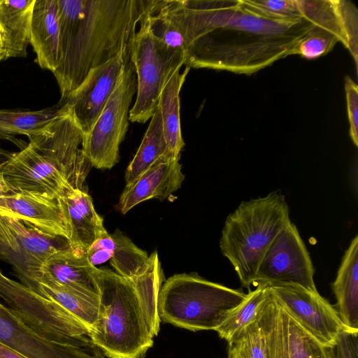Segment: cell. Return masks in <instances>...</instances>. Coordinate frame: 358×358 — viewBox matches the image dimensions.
<instances>
[{
  "mask_svg": "<svg viewBox=\"0 0 358 358\" xmlns=\"http://www.w3.org/2000/svg\"><path fill=\"white\" fill-rule=\"evenodd\" d=\"M183 36L188 68L251 75L292 53L314 26L269 13L255 0H158Z\"/></svg>",
  "mask_w": 358,
  "mask_h": 358,
  "instance_id": "1",
  "label": "cell"
},
{
  "mask_svg": "<svg viewBox=\"0 0 358 358\" xmlns=\"http://www.w3.org/2000/svg\"><path fill=\"white\" fill-rule=\"evenodd\" d=\"M148 0H57L59 61L53 72L65 99L89 72L131 54Z\"/></svg>",
  "mask_w": 358,
  "mask_h": 358,
  "instance_id": "2",
  "label": "cell"
},
{
  "mask_svg": "<svg viewBox=\"0 0 358 358\" xmlns=\"http://www.w3.org/2000/svg\"><path fill=\"white\" fill-rule=\"evenodd\" d=\"M99 316L90 329L93 343L108 358H143L159 331L158 295L164 281L157 251L144 271L126 278L108 268L94 270Z\"/></svg>",
  "mask_w": 358,
  "mask_h": 358,
  "instance_id": "3",
  "label": "cell"
},
{
  "mask_svg": "<svg viewBox=\"0 0 358 358\" xmlns=\"http://www.w3.org/2000/svg\"><path fill=\"white\" fill-rule=\"evenodd\" d=\"M20 151H3L0 194L27 192L57 199L72 188L84 189L90 164L82 148L83 134L69 108L29 137Z\"/></svg>",
  "mask_w": 358,
  "mask_h": 358,
  "instance_id": "4",
  "label": "cell"
},
{
  "mask_svg": "<svg viewBox=\"0 0 358 358\" xmlns=\"http://www.w3.org/2000/svg\"><path fill=\"white\" fill-rule=\"evenodd\" d=\"M290 221L285 196L276 191L242 201L227 216L220 240V250L249 291L266 252Z\"/></svg>",
  "mask_w": 358,
  "mask_h": 358,
  "instance_id": "5",
  "label": "cell"
},
{
  "mask_svg": "<svg viewBox=\"0 0 358 358\" xmlns=\"http://www.w3.org/2000/svg\"><path fill=\"white\" fill-rule=\"evenodd\" d=\"M247 295L196 273L176 274L160 287L158 314L160 320L180 328L216 331Z\"/></svg>",
  "mask_w": 358,
  "mask_h": 358,
  "instance_id": "6",
  "label": "cell"
},
{
  "mask_svg": "<svg viewBox=\"0 0 358 358\" xmlns=\"http://www.w3.org/2000/svg\"><path fill=\"white\" fill-rule=\"evenodd\" d=\"M143 14L131 52L137 95L129 120L138 123H145L152 117L163 89L186 61L183 51L169 48L150 33Z\"/></svg>",
  "mask_w": 358,
  "mask_h": 358,
  "instance_id": "7",
  "label": "cell"
},
{
  "mask_svg": "<svg viewBox=\"0 0 358 358\" xmlns=\"http://www.w3.org/2000/svg\"><path fill=\"white\" fill-rule=\"evenodd\" d=\"M0 296L25 324L49 341L72 343L90 338V329L73 315L1 269Z\"/></svg>",
  "mask_w": 358,
  "mask_h": 358,
  "instance_id": "8",
  "label": "cell"
},
{
  "mask_svg": "<svg viewBox=\"0 0 358 358\" xmlns=\"http://www.w3.org/2000/svg\"><path fill=\"white\" fill-rule=\"evenodd\" d=\"M136 90V75L130 60L101 113L90 132L83 136L81 148L91 166L110 169L117 163L120 146L128 129L130 106Z\"/></svg>",
  "mask_w": 358,
  "mask_h": 358,
  "instance_id": "9",
  "label": "cell"
},
{
  "mask_svg": "<svg viewBox=\"0 0 358 358\" xmlns=\"http://www.w3.org/2000/svg\"><path fill=\"white\" fill-rule=\"evenodd\" d=\"M70 247L65 238L45 235L17 220L0 215V259L12 266L24 285L41 277L43 264L52 254Z\"/></svg>",
  "mask_w": 358,
  "mask_h": 358,
  "instance_id": "10",
  "label": "cell"
},
{
  "mask_svg": "<svg viewBox=\"0 0 358 358\" xmlns=\"http://www.w3.org/2000/svg\"><path fill=\"white\" fill-rule=\"evenodd\" d=\"M315 269L296 226L290 221L266 252L255 275L254 285H296L317 292Z\"/></svg>",
  "mask_w": 358,
  "mask_h": 358,
  "instance_id": "11",
  "label": "cell"
},
{
  "mask_svg": "<svg viewBox=\"0 0 358 358\" xmlns=\"http://www.w3.org/2000/svg\"><path fill=\"white\" fill-rule=\"evenodd\" d=\"M259 313L271 358H332L330 347L322 345L300 326L268 287Z\"/></svg>",
  "mask_w": 358,
  "mask_h": 358,
  "instance_id": "12",
  "label": "cell"
},
{
  "mask_svg": "<svg viewBox=\"0 0 358 358\" xmlns=\"http://www.w3.org/2000/svg\"><path fill=\"white\" fill-rule=\"evenodd\" d=\"M268 287L289 314L322 345L331 347L341 331L349 330L335 307L318 291L289 285Z\"/></svg>",
  "mask_w": 358,
  "mask_h": 358,
  "instance_id": "13",
  "label": "cell"
},
{
  "mask_svg": "<svg viewBox=\"0 0 358 358\" xmlns=\"http://www.w3.org/2000/svg\"><path fill=\"white\" fill-rule=\"evenodd\" d=\"M0 343L27 358H103L92 338L72 343L49 341L38 334L0 303Z\"/></svg>",
  "mask_w": 358,
  "mask_h": 358,
  "instance_id": "14",
  "label": "cell"
},
{
  "mask_svg": "<svg viewBox=\"0 0 358 358\" xmlns=\"http://www.w3.org/2000/svg\"><path fill=\"white\" fill-rule=\"evenodd\" d=\"M130 60L131 54H122L92 69L76 90L59 101L69 107L83 136L101 113Z\"/></svg>",
  "mask_w": 358,
  "mask_h": 358,
  "instance_id": "15",
  "label": "cell"
},
{
  "mask_svg": "<svg viewBox=\"0 0 358 358\" xmlns=\"http://www.w3.org/2000/svg\"><path fill=\"white\" fill-rule=\"evenodd\" d=\"M0 215L14 218L48 236L69 234L57 199L27 192L0 194Z\"/></svg>",
  "mask_w": 358,
  "mask_h": 358,
  "instance_id": "16",
  "label": "cell"
},
{
  "mask_svg": "<svg viewBox=\"0 0 358 358\" xmlns=\"http://www.w3.org/2000/svg\"><path fill=\"white\" fill-rule=\"evenodd\" d=\"M180 157L164 155L134 181L126 185L119 201V210L127 213L135 206L151 199H164L182 185L185 175Z\"/></svg>",
  "mask_w": 358,
  "mask_h": 358,
  "instance_id": "17",
  "label": "cell"
},
{
  "mask_svg": "<svg viewBox=\"0 0 358 358\" xmlns=\"http://www.w3.org/2000/svg\"><path fill=\"white\" fill-rule=\"evenodd\" d=\"M69 234L71 248L85 252L106 232L103 220L96 212L92 199L85 189L72 188L57 199Z\"/></svg>",
  "mask_w": 358,
  "mask_h": 358,
  "instance_id": "18",
  "label": "cell"
},
{
  "mask_svg": "<svg viewBox=\"0 0 358 358\" xmlns=\"http://www.w3.org/2000/svg\"><path fill=\"white\" fill-rule=\"evenodd\" d=\"M96 266L85 252L71 247L52 254L43 264L41 277L90 298L99 299L94 277Z\"/></svg>",
  "mask_w": 358,
  "mask_h": 358,
  "instance_id": "19",
  "label": "cell"
},
{
  "mask_svg": "<svg viewBox=\"0 0 358 358\" xmlns=\"http://www.w3.org/2000/svg\"><path fill=\"white\" fill-rule=\"evenodd\" d=\"M30 43L36 54L38 64L53 73L59 61V24L57 0H35Z\"/></svg>",
  "mask_w": 358,
  "mask_h": 358,
  "instance_id": "20",
  "label": "cell"
},
{
  "mask_svg": "<svg viewBox=\"0 0 358 358\" xmlns=\"http://www.w3.org/2000/svg\"><path fill=\"white\" fill-rule=\"evenodd\" d=\"M335 308L349 330L358 331V236L350 241L331 285Z\"/></svg>",
  "mask_w": 358,
  "mask_h": 358,
  "instance_id": "21",
  "label": "cell"
},
{
  "mask_svg": "<svg viewBox=\"0 0 358 358\" xmlns=\"http://www.w3.org/2000/svg\"><path fill=\"white\" fill-rule=\"evenodd\" d=\"M35 0H0V34L5 59L25 57Z\"/></svg>",
  "mask_w": 358,
  "mask_h": 358,
  "instance_id": "22",
  "label": "cell"
},
{
  "mask_svg": "<svg viewBox=\"0 0 358 358\" xmlns=\"http://www.w3.org/2000/svg\"><path fill=\"white\" fill-rule=\"evenodd\" d=\"M189 69L186 67L182 73L180 70L174 73L163 89L157 106L168 151L173 157H180L185 146L180 127V92Z\"/></svg>",
  "mask_w": 358,
  "mask_h": 358,
  "instance_id": "23",
  "label": "cell"
},
{
  "mask_svg": "<svg viewBox=\"0 0 358 358\" xmlns=\"http://www.w3.org/2000/svg\"><path fill=\"white\" fill-rule=\"evenodd\" d=\"M25 286L59 305L90 329L98 318L99 299L83 295L43 278Z\"/></svg>",
  "mask_w": 358,
  "mask_h": 358,
  "instance_id": "24",
  "label": "cell"
},
{
  "mask_svg": "<svg viewBox=\"0 0 358 358\" xmlns=\"http://www.w3.org/2000/svg\"><path fill=\"white\" fill-rule=\"evenodd\" d=\"M164 155L171 156L163 131L160 111L157 107L136 155L126 169V185L134 181Z\"/></svg>",
  "mask_w": 358,
  "mask_h": 358,
  "instance_id": "25",
  "label": "cell"
},
{
  "mask_svg": "<svg viewBox=\"0 0 358 358\" xmlns=\"http://www.w3.org/2000/svg\"><path fill=\"white\" fill-rule=\"evenodd\" d=\"M69 110L62 102L41 110H0V128L15 136L29 137Z\"/></svg>",
  "mask_w": 358,
  "mask_h": 358,
  "instance_id": "26",
  "label": "cell"
},
{
  "mask_svg": "<svg viewBox=\"0 0 358 358\" xmlns=\"http://www.w3.org/2000/svg\"><path fill=\"white\" fill-rule=\"evenodd\" d=\"M268 285H259L250 290L246 299L236 307L217 329L219 336L232 343L243 329L257 317L266 295Z\"/></svg>",
  "mask_w": 358,
  "mask_h": 358,
  "instance_id": "27",
  "label": "cell"
},
{
  "mask_svg": "<svg viewBox=\"0 0 358 358\" xmlns=\"http://www.w3.org/2000/svg\"><path fill=\"white\" fill-rule=\"evenodd\" d=\"M110 236L114 246L110 264L115 272L126 278H132L141 274L148 263V253L119 229L110 234Z\"/></svg>",
  "mask_w": 358,
  "mask_h": 358,
  "instance_id": "28",
  "label": "cell"
},
{
  "mask_svg": "<svg viewBox=\"0 0 358 358\" xmlns=\"http://www.w3.org/2000/svg\"><path fill=\"white\" fill-rule=\"evenodd\" d=\"M338 42L339 39L332 33L313 26L296 45L292 55H298L308 59L318 58L331 51Z\"/></svg>",
  "mask_w": 358,
  "mask_h": 358,
  "instance_id": "29",
  "label": "cell"
},
{
  "mask_svg": "<svg viewBox=\"0 0 358 358\" xmlns=\"http://www.w3.org/2000/svg\"><path fill=\"white\" fill-rule=\"evenodd\" d=\"M238 339L243 341L250 358H271L259 310L255 319L243 329L236 341Z\"/></svg>",
  "mask_w": 358,
  "mask_h": 358,
  "instance_id": "30",
  "label": "cell"
},
{
  "mask_svg": "<svg viewBox=\"0 0 358 358\" xmlns=\"http://www.w3.org/2000/svg\"><path fill=\"white\" fill-rule=\"evenodd\" d=\"M345 91L350 136L355 146H358V86L349 76L345 77Z\"/></svg>",
  "mask_w": 358,
  "mask_h": 358,
  "instance_id": "31",
  "label": "cell"
},
{
  "mask_svg": "<svg viewBox=\"0 0 358 358\" xmlns=\"http://www.w3.org/2000/svg\"><path fill=\"white\" fill-rule=\"evenodd\" d=\"M330 348L332 358H358V331H341Z\"/></svg>",
  "mask_w": 358,
  "mask_h": 358,
  "instance_id": "32",
  "label": "cell"
},
{
  "mask_svg": "<svg viewBox=\"0 0 358 358\" xmlns=\"http://www.w3.org/2000/svg\"><path fill=\"white\" fill-rule=\"evenodd\" d=\"M114 242L110 234L106 231L96 238L85 252L90 263L95 266L110 260Z\"/></svg>",
  "mask_w": 358,
  "mask_h": 358,
  "instance_id": "33",
  "label": "cell"
},
{
  "mask_svg": "<svg viewBox=\"0 0 358 358\" xmlns=\"http://www.w3.org/2000/svg\"><path fill=\"white\" fill-rule=\"evenodd\" d=\"M227 358H250L246 348L241 339L228 344Z\"/></svg>",
  "mask_w": 358,
  "mask_h": 358,
  "instance_id": "34",
  "label": "cell"
},
{
  "mask_svg": "<svg viewBox=\"0 0 358 358\" xmlns=\"http://www.w3.org/2000/svg\"><path fill=\"white\" fill-rule=\"evenodd\" d=\"M0 358H27L20 352L0 343Z\"/></svg>",
  "mask_w": 358,
  "mask_h": 358,
  "instance_id": "35",
  "label": "cell"
},
{
  "mask_svg": "<svg viewBox=\"0 0 358 358\" xmlns=\"http://www.w3.org/2000/svg\"><path fill=\"white\" fill-rule=\"evenodd\" d=\"M0 138L11 141L15 144L20 150L24 148L27 145L25 143V142L16 138L14 135L9 134L1 128H0Z\"/></svg>",
  "mask_w": 358,
  "mask_h": 358,
  "instance_id": "36",
  "label": "cell"
},
{
  "mask_svg": "<svg viewBox=\"0 0 358 358\" xmlns=\"http://www.w3.org/2000/svg\"><path fill=\"white\" fill-rule=\"evenodd\" d=\"M0 53H2L4 55V52H3V48H2V41H1V34H0ZM4 59H5V55H4Z\"/></svg>",
  "mask_w": 358,
  "mask_h": 358,
  "instance_id": "37",
  "label": "cell"
},
{
  "mask_svg": "<svg viewBox=\"0 0 358 358\" xmlns=\"http://www.w3.org/2000/svg\"><path fill=\"white\" fill-rule=\"evenodd\" d=\"M1 57H0V62H1Z\"/></svg>",
  "mask_w": 358,
  "mask_h": 358,
  "instance_id": "38",
  "label": "cell"
}]
</instances>
